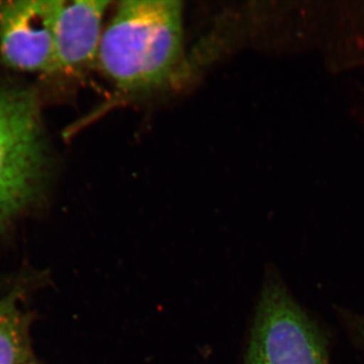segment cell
Instances as JSON below:
<instances>
[{"label":"cell","mask_w":364,"mask_h":364,"mask_svg":"<svg viewBox=\"0 0 364 364\" xmlns=\"http://www.w3.org/2000/svg\"><path fill=\"white\" fill-rule=\"evenodd\" d=\"M182 58L181 2L128 0L102 33L97 64L122 90L141 92L169 82Z\"/></svg>","instance_id":"obj_1"},{"label":"cell","mask_w":364,"mask_h":364,"mask_svg":"<svg viewBox=\"0 0 364 364\" xmlns=\"http://www.w3.org/2000/svg\"><path fill=\"white\" fill-rule=\"evenodd\" d=\"M47 173L37 97L0 87V229L39 198Z\"/></svg>","instance_id":"obj_2"},{"label":"cell","mask_w":364,"mask_h":364,"mask_svg":"<svg viewBox=\"0 0 364 364\" xmlns=\"http://www.w3.org/2000/svg\"><path fill=\"white\" fill-rule=\"evenodd\" d=\"M244 364H330L324 334L277 277L261 291Z\"/></svg>","instance_id":"obj_3"},{"label":"cell","mask_w":364,"mask_h":364,"mask_svg":"<svg viewBox=\"0 0 364 364\" xmlns=\"http://www.w3.org/2000/svg\"><path fill=\"white\" fill-rule=\"evenodd\" d=\"M57 0H0V61L21 72L54 73Z\"/></svg>","instance_id":"obj_4"},{"label":"cell","mask_w":364,"mask_h":364,"mask_svg":"<svg viewBox=\"0 0 364 364\" xmlns=\"http://www.w3.org/2000/svg\"><path fill=\"white\" fill-rule=\"evenodd\" d=\"M107 0H57L53 23L56 72H79L97 63Z\"/></svg>","instance_id":"obj_5"},{"label":"cell","mask_w":364,"mask_h":364,"mask_svg":"<svg viewBox=\"0 0 364 364\" xmlns=\"http://www.w3.org/2000/svg\"><path fill=\"white\" fill-rule=\"evenodd\" d=\"M14 289L0 299V364H40L33 351L28 317Z\"/></svg>","instance_id":"obj_6"},{"label":"cell","mask_w":364,"mask_h":364,"mask_svg":"<svg viewBox=\"0 0 364 364\" xmlns=\"http://www.w3.org/2000/svg\"><path fill=\"white\" fill-rule=\"evenodd\" d=\"M361 333H363V335L364 336V323L363 324V329H361Z\"/></svg>","instance_id":"obj_7"}]
</instances>
